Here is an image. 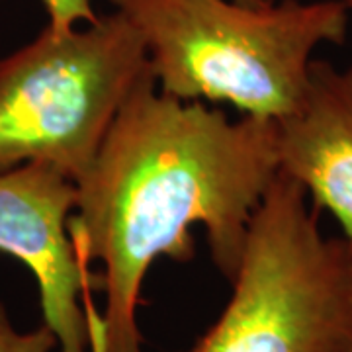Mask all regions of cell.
<instances>
[{
  "label": "cell",
  "mask_w": 352,
  "mask_h": 352,
  "mask_svg": "<svg viewBox=\"0 0 352 352\" xmlns=\"http://www.w3.org/2000/svg\"><path fill=\"white\" fill-rule=\"evenodd\" d=\"M280 173L274 120H229L143 80L76 184L69 231L82 266L102 263L106 302L92 352H143L138 307L155 261L188 263L201 226L212 263L235 278L249 226Z\"/></svg>",
  "instance_id": "obj_1"
},
{
  "label": "cell",
  "mask_w": 352,
  "mask_h": 352,
  "mask_svg": "<svg viewBox=\"0 0 352 352\" xmlns=\"http://www.w3.org/2000/svg\"><path fill=\"white\" fill-rule=\"evenodd\" d=\"M108 2L141 34L161 92L274 122L302 102L315 50L344 43L351 14L340 0Z\"/></svg>",
  "instance_id": "obj_2"
},
{
  "label": "cell",
  "mask_w": 352,
  "mask_h": 352,
  "mask_svg": "<svg viewBox=\"0 0 352 352\" xmlns=\"http://www.w3.org/2000/svg\"><path fill=\"white\" fill-rule=\"evenodd\" d=\"M278 173L252 215L221 315L182 352H352V241L327 237Z\"/></svg>",
  "instance_id": "obj_3"
},
{
  "label": "cell",
  "mask_w": 352,
  "mask_h": 352,
  "mask_svg": "<svg viewBox=\"0 0 352 352\" xmlns=\"http://www.w3.org/2000/svg\"><path fill=\"white\" fill-rule=\"evenodd\" d=\"M151 76L143 38L124 14L67 32L45 25L0 57V170L47 163L78 184L113 118Z\"/></svg>",
  "instance_id": "obj_4"
},
{
  "label": "cell",
  "mask_w": 352,
  "mask_h": 352,
  "mask_svg": "<svg viewBox=\"0 0 352 352\" xmlns=\"http://www.w3.org/2000/svg\"><path fill=\"white\" fill-rule=\"evenodd\" d=\"M76 184L47 163L0 170V256L30 270L38 284L43 325L61 352H92L85 302L100 286L76 256L69 223L75 214Z\"/></svg>",
  "instance_id": "obj_5"
},
{
  "label": "cell",
  "mask_w": 352,
  "mask_h": 352,
  "mask_svg": "<svg viewBox=\"0 0 352 352\" xmlns=\"http://www.w3.org/2000/svg\"><path fill=\"white\" fill-rule=\"evenodd\" d=\"M276 126L280 173L352 241V67L314 59L302 102Z\"/></svg>",
  "instance_id": "obj_6"
},
{
  "label": "cell",
  "mask_w": 352,
  "mask_h": 352,
  "mask_svg": "<svg viewBox=\"0 0 352 352\" xmlns=\"http://www.w3.org/2000/svg\"><path fill=\"white\" fill-rule=\"evenodd\" d=\"M59 349L55 335L43 323L34 331H18L6 305L0 302V352H51Z\"/></svg>",
  "instance_id": "obj_7"
},
{
  "label": "cell",
  "mask_w": 352,
  "mask_h": 352,
  "mask_svg": "<svg viewBox=\"0 0 352 352\" xmlns=\"http://www.w3.org/2000/svg\"><path fill=\"white\" fill-rule=\"evenodd\" d=\"M47 12V25L57 32L78 28V24H90L98 18L92 0H41Z\"/></svg>",
  "instance_id": "obj_8"
},
{
  "label": "cell",
  "mask_w": 352,
  "mask_h": 352,
  "mask_svg": "<svg viewBox=\"0 0 352 352\" xmlns=\"http://www.w3.org/2000/svg\"><path fill=\"white\" fill-rule=\"evenodd\" d=\"M235 2L245 4V6H266V4H270L274 0H235Z\"/></svg>",
  "instance_id": "obj_9"
},
{
  "label": "cell",
  "mask_w": 352,
  "mask_h": 352,
  "mask_svg": "<svg viewBox=\"0 0 352 352\" xmlns=\"http://www.w3.org/2000/svg\"><path fill=\"white\" fill-rule=\"evenodd\" d=\"M340 2L346 6V10H349V12H352V0H340Z\"/></svg>",
  "instance_id": "obj_10"
}]
</instances>
